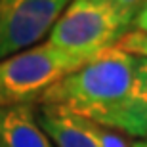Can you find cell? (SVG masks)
Listing matches in <instances>:
<instances>
[{
  "label": "cell",
  "mask_w": 147,
  "mask_h": 147,
  "mask_svg": "<svg viewBox=\"0 0 147 147\" xmlns=\"http://www.w3.org/2000/svg\"><path fill=\"white\" fill-rule=\"evenodd\" d=\"M73 0H0V61L36 46Z\"/></svg>",
  "instance_id": "cell-4"
},
{
  "label": "cell",
  "mask_w": 147,
  "mask_h": 147,
  "mask_svg": "<svg viewBox=\"0 0 147 147\" xmlns=\"http://www.w3.org/2000/svg\"><path fill=\"white\" fill-rule=\"evenodd\" d=\"M94 55L73 54L50 42L0 61V107L36 105L44 94L65 76L86 65Z\"/></svg>",
  "instance_id": "cell-2"
},
{
  "label": "cell",
  "mask_w": 147,
  "mask_h": 147,
  "mask_svg": "<svg viewBox=\"0 0 147 147\" xmlns=\"http://www.w3.org/2000/svg\"><path fill=\"white\" fill-rule=\"evenodd\" d=\"M134 25L107 0H73L48 33V42L73 54L98 55L117 46Z\"/></svg>",
  "instance_id": "cell-3"
},
{
  "label": "cell",
  "mask_w": 147,
  "mask_h": 147,
  "mask_svg": "<svg viewBox=\"0 0 147 147\" xmlns=\"http://www.w3.org/2000/svg\"><path fill=\"white\" fill-rule=\"evenodd\" d=\"M113 8H117V10L122 13V16H126L128 19H132V21H136L138 13L143 10V6L147 4V0H107Z\"/></svg>",
  "instance_id": "cell-9"
},
{
  "label": "cell",
  "mask_w": 147,
  "mask_h": 147,
  "mask_svg": "<svg viewBox=\"0 0 147 147\" xmlns=\"http://www.w3.org/2000/svg\"><path fill=\"white\" fill-rule=\"evenodd\" d=\"M136 55L111 46L52 86L38 105L57 107L101 124L128 98L136 76Z\"/></svg>",
  "instance_id": "cell-1"
},
{
  "label": "cell",
  "mask_w": 147,
  "mask_h": 147,
  "mask_svg": "<svg viewBox=\"0 0 147 147\" xmlns=\"http://www.w3.org/2000/svg\"><path fill=\"white\" fill-rule=\"evenodd\" d=\"M134 25H136V31H140V33H145L147 34V4L143 6V10L138 13L136 21H134Z\"/></svg>",
  "instance_id": "cell-11"
},
{
  "label": "cell",
  "mask_w": 147,
  "mask_h": 147,
  "mask_svg": "<svg viewBox=\"0 0 147 147\" xmlns=\"http://www.w3.org/2000/svg\"><path fill=\"white\" fill-rule=\"evenodd\" d=\"M0 147H54L38 124L34 105L0 107Z\"/></svg>",
  "instance_id": "cell-7"
},
{
  "label": "cell",
  "mask_w": 147,
  "mask_h": 147,
  "mask_svg": "<svg viewBox=\"0 0 147 147\" xmlns=\"http://www.w3.org/2000/svg\"><path fill=\"white\" fill-rule=\"evenodd\" d=\"M98 126L119 132L134 140L147 138V59L138 57L136 76L128 98Z\"/></svg>",
  "instance_id": "cell-5"
},
{
  "label": "cell",
  "mask_w": 147,
  "mask_h": 147,
  "mask_svg": "<svg viewBox=\"0 0 147 147\" xmlns=\"http://www.w3.org/2000/svg\"><path fill=\"white\" fill-rule=\"evenodd\" d=\"M120 50H124L128 54L136 57H145L147 59V34L140 31H128L124 36L117 42Z\"/></svg>",
  "instance_id": "cell-8"
},
{
  "label": "cell",
  "mask_w": 147,
  "mask_h": 147,
  "mask_svg": "<svg viewBox=\"0 0 147 147\" xmlns=\"http://www.w3.org/2000/svg\"><path fill=\"white\" fill-rule=\"evenodd\" d=\"M96 132H98V138L101 142V147H130L126 136H122L119 132H113L109 128H103L98 124H96Z\"/></svg>",
  "instance_id": "cell-10"
},
{
  "label": "cell",
  "mask_w": 147,
  "mask_h": 147,
  "mask_svg": "<svg viewBox=\"0 0 147 147\" xmlns=\"http://www.w3.org/2000/svg\"><path fill=\"white\" fill-rule=\"evenodd\" d=\"M130 147H147V138H143V140H134V142L130 143Z\"/></svg>",
  "instance_id": "cell-12"
},
{
  "label": "cell",
  "mask_w": 147,
  "mask_h": 147,
  "mask_svg": "<svg viewBox=\"0 0 147 147\" xmlns=\"http://www.w3.org/2000/svg\"><path fill=\"white\" fill-rule=\"evenodd\" d=\"M36 120L54 147H101L96 124L69 111L38 105Z\"/></svg>",
  "instance_id": "cell-6"
}]
</instances>
